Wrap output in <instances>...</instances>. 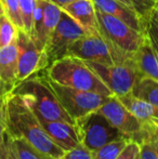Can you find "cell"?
I'll return each mask as SVG.
<instances>
[{
    "label": "cell",
    "instance_id": "18",
    "mask_svg": "<svg viewBox=\"0 0 158 159\" xmlns=\"http://www.w3.org/2000/svg\"><path fill=\"white\" fill-rule=\"evenodd\" d=\"M39 1L42 10V34H43L44 43L47 46L49 38L61 20L62 9L46 0H39Z\"/></svg>",
    "mask_w": 158,
    "mask_h": 159
},
{
    "label": "cell",
    "instance_id": "33",
    "mask_svg": "<svg viewBox=\"0 0 158 159\" xmlns=\"http://www.w3.org/2000/svg\"><path fill=\"white\" fill-rule=\"evenodd\" d=\"M46 1H49V2H51V3L57 6L59 8L63 9L64 7H66L67 4L72 3V2L75 1V0H46Z\"/></svg>",
    "mask_w": 158,
    "mask_h": 159
},
{
    "label": "cell",
    "instance_id": "32",
    "mask_svg": "<svg viewBox=\"0 0 158 159\" xmlns=\"http://www.w3.org/2000/svg\"><path fill=\"white\" fill-rule=\"evenodd\" d=\"M13 89H14V86L7 84V82L4 81L3 79H1V77H0V100L10 94Z\"/></svg>",
    "mask_w": 158,
    "mask_h": 159
},
{
    "label": "cell",
    "instance_id": "37",
    "mask_svg": "<svg viewBox=\"0 0 158 159\" xmlns=\"http://www.w3.org/2000/svg\"><path fill=\"white\" fill-rule=\"evenodd\" d=\"M154 11H155V13H156V15H157V17H158V1H157L156 6H155V9H154Z\"/></svg>",
    "mask_w": 158,
    "mask_h": 159
},
{
    "label": "cell",
    "instance_id": "3",
    "mask_svg": "<svg viewBox=\"0 0 158 159\" xmlns=\"http://www.w3.org/2000/svg\"><path fill=\"white\" fill-rule=\"evenodd\" d=\"M12 92L16 93L37 116L75 125V120L66 113L53 92L47 75H34L19 82Z\"/></svg>",
    "mask_w": 158,
    "mask_h": 159
},
{
    "label": "cell",
    "instance_id": "38",
    "mask_svg": "<svg viewBox=\"0 0 158 159\" xmlns=\"http://www.w3.org/2000/svg\"><path fill=\"white\" fill-rule=\"evenodd\" d=\"M3 8H2V6H1V2H0V15L1 14H3Z\"/></svg>",
    "mask_w": 158,
    "mask_h": 159
},
{
    "label": "cell",
    "instance_id": "10",
    "mask_svg": "<svg viewBox=\"0 0 158 159\" xmlns=\"http://www.w3.org/2000/svg\"><path fill=\"white\" fill-rule=\"evenodd\" d=\"M16 43L19 48V84L46 69L49 66V61L46 51L39 49L23 30H17Z\"/></svg>",
    "mask_w": 158,
    "mask_h": 159
},
{
    "label": "cell",
    "instance_id": "29",
    "mask_svg": "<svg viewBox=\"0 0 158 159\" xmlns=\"http://www.w3.org/2000/svg\"><path fill=\"white\" fill-rule=\"evenodd\" d=\"M140 157V144L135 141H129L122 152L116 159H139Z\"/></svg>",
    "mask_w": 158,
    "mask_h": 159
},
{
    "label": "cell",
    "instance_id": "22",
    "mask_svg": "<svg viewBox=\"0 0 158 159\" xmlns=\"http://www.w3.org/2000/svg\"><path fill=\"white\" fill-rule=\"evenodd\" d=\"M17 30L19 28L4 13L0 15V48L16 40Z\"/></svg>",
    "mask_w": 158,
    "mask_h": 159
},
{
    "label": "cell",
    "instance_id": "11",
    "mask_svg": "<svg viewBox=\"0 0 158 159\" xmlns=\"http://www.w3.org/2000/svg\"><path fill=\"white\" fill-rule=\"evenodd\" d=\"M67 55L78 57L86 62L114 65L107 43L100 35H84L74 41L67 50Z\"/></svg>",
    "mask_w": 158,
    "mask_h": 159
},
{
    "label": "cell",
    "instance_id": "39",
    "mask_svg": "<svg viewBox=\"0 0 158 159\" xmlns=\"http://www.w3.org/2000/svg\"><path fill=\"white\" fill-rule=\"evenodd\" d=\"M152 121H153V122H154V124H155V125H156V126L158 127V119H155V120H152Z\"/></svg>",
    "mask_w": 158,
    "mask_h": 159
},
{
    "label": "cell",
    "instance_id": "17",
    "mask_svg": "<svg viewBox=\"0 0 158 159\" xmlns=\"http://www.w3.org/2000/svg\"><path fill=\"white\" fill-rule=\"evenodd\" d=\"M116 98L128 111H130L135 117H138L143 122H148L158 119V106H155L146 101L137 98L131 92L120 96H116Z\"/></svg>",
    "mask_w": 158,
    "mask_h": 159
},
{
    "label": "cell",
    "instance_id": "35",
    "mask_svg": "<svg viewBox=\"0 0 158 159\" xmlns=\"http://www.w3.org/2000/svg\"><path fill=\"white\" fill-rule=\"evenodd\" d=\"M7 139H8V159H17L16 155H15L14 151L12 148V145H11V141L10 138H9V134L7 135Z\"/></svg>",
    "mask_w": 158,
    "mask_h": 159
},
{
    "label": "cell",
    "instance_id": "36",
    "mask_svg": "<svg viewBox=\"0 0 158 159\" xmlns=\"http://www.w3.org/2000/svg\"><path fill=\"white\" fill-rule=\"evenodd\" d=\"M120 1H121V2H124V4H127V6H128V7H130L131 9H133L132 3H131V1H130V0H120ZM133 10H134V9H133Z\"/></svg>",
    "mask_w": 158,
    "mask_h": 159
},
{
    "label": "cell",
    "instance_id": "2",
    "mask_svg": "<svg viewBox=\"0 0 158 159\" xmlns=\"http://www.w3.org/2000/svg\"><path fill=\"white\" fill-rule=\"evenodd\" d=\"M97 17L100 34L107 43L114 63L134 66L132 62L133 54L145 41L147 37L146 33L139 32L115 16L97 9Z\"/></svg>",
    "mask_w": 158,
    "mask_h": 159
},
{
    "label": "cell",
    "instance_id": "31",
    "mask_svg": "<svg viewBox=\"0 0 158 159\" xmlns=\"http://www.w3.org/2000/svg\"><path fill=\"white\" fill-rule=\"evenodd\" d=\"M145 138L152 143L155 152L158 156V127L153 121L146 122Z\"/></svg>",
    "mask_w": 158,
    "mask_h": 159
},
{
    "label": "cell",
    "instance_id": "30",
    "mask_svg": "<svg viewBox=\"0 0 158 159\" xmlns=\"http://www.w3.org/2000/svg\"><path fill=\"white\" fill-rule=\"evenodd\" d=\"M140 144V157L139 159H158V156L153 147L152 143L144 136Z\"/></svg>",
    "mask_w": 158,
    "mask_h": 159
},
{
    "label": "cell",
    "instance_id": "14",
    "mask_svg": "<svg viewBox=\"0 0 158 159\" xmlns=\"http://www.w3.org/2000/svg\"><path fill=\"white\" fill-rule=\"evenodd\" d=\"M37 117L51 140L65 152L80 143L75 125L59 120H48L40 116Z\"/></svg>",
    "mask_w": 158,
    "mask_h": 159
},
{
    "label": "cell",
    "instance_id": "5",
    "mask_svg": "<svg viewBox=\"0 0 158 159\" xmlns=\"http://www.w3.org/2000/svg\"><path fill=\"white\" fill-rule=\"evenodd\" d=\"M79 142L94 152L103 145L124 136L97 111H91L75 121Z\"/></svg>",
    "mask_w": 158,
    "mask_h": 159
},
{
    "label": "cell",
    "instance_id": "8",
    "mask_svg": "<svg viewBox=\"0 0 158 159\" xmlns=\"http://www.w3.org/2000/svg\"><path fill=\"white\" fill-rule=\"evenodd\" d=\"M84 35H86V33L79 24L65 11L62 10L61 20L44 48L49 65L67 55V50L70 44Z\"/></svg>",
    "mask_w": 158,
    "mask_h": 159
},
{
    "label": "cell",
    "instance_id": "4",
    "mask_svg": "<svg viewBox=\"0 0 158 159\" xmlns=\"http://www.w3.org/2000/svg\"><path fill=\"white\" fill-rule=\"evenodd\" d=\"M47 77L62 86L112 96L113 93L88 64L78 57L65 55L54 61L47 69Z\"/></svg>",
    "mask_w": 158,
    "mask_h": 159
},
{
    "label": "cell",
    "instance_id": "20",
    "mask_svg": "<svg viewBox=\"0 0 158 159\" xmlns=\"http://www.w3.org/2000/svg\"><path fill=\"white\" fill-rule=\"evenodd\" d=\"M134 96L158 106V81L148 77H138L131 91Z\"/></svg>",
    "mask_w": 158,
    "mask_h": 159
},
{
    "label": "cell",
    "instance_id": "26",
    "mask_svg": "<svg viewBox=\"0 0 158 159\" xmlns=\"http://www.w3.org/2000/svg\"><path fill=\"white\" fill-rule=\"evenodd\" d=\"M146 35L152 46L158 53V17L155 11H153L152 15L146 22Z\"/></svg>",
    "mask_w": 158,
    "mask_h": 159
},
{
    "label": "cell",
    "instance_id": "27",
    "mask_svg": "<svg viewBox=\"0 0 158 159\" xmlns=\"http://www.w3.org/2000/svg\"><path fill=\"white\" fill-rule=\"evenodd\" d=\"M8 95L0 100V146L6 143L8 133V113H7Z\"/></svg>",
    "mask_w": 158,
    "mask_h": 159
},
{
    "label": "cell",
    "instance_id": "12",
    "mask_svg": "<svg viewBox=\"0 0 158 159\" xmlns=\"http://www.w3.org/2000/svg\"><path fill=\"white\" fill-rule=\"evenodd\" d=\"M95 8L104 13L115 16L128 26L142 33H146V22L133 9L120 0H92Z\"/></svg>",
    "mask_w": 158,
    "mask_h": 159
},
{
    "label": "cell",
    "instance_id": "1",
    "mask_svg": "<svg viewBox=\"0 0 158 159\" xmlns=\"http://www.w3.org/2000/svg\"><path fill=\"white\" fill-rule=\"evenodd\" d=\"M8 133L11 136H20L27 140L37 148L51 155L55 159H62L65 151L56 145L47 134L36 114L14 92L8 95Z\"/></svg>",
    "mask_w": 158,
    "mask_h": 159
},
{
    "label": "cell",
    "instance_id": "25",
    "mask_svg": "<svg viewBox=\"0 0 158 159\" xmlns=\"http://www.w3.org/2000/svg\"><path fill=\"white\" fill-rule=\"evenodd\" d=\"M134 11L145 21L150 19L158 0H130Z\"/></svg>",
    "mask_w": 158,
    "mask_h": 159
},
{
    "label": "cell",
    "instance_id": "6",
    "mask_svg": "<svg viewBox=\"0 0 158 159\" xmlns=\"http://www.w3.org/2000/svg\"><path fill=\"white\" fill-rule=\"evenodd\" d=\"M48 80L59 102L75 121L82 116L99 109L110 98L90 91L77 90L70 87L62 86L49 78Z\"/></svg>",
    "mask_w": 158,
    "mask_h": 159
},
{
    "label": "cell",
    "instance_id": "19",
    "mask_svg": "<svg viewBox=\"0 0 158 159\" xmlns=\"http://www.w3.org/2000/svg\"><path fill=\"white\" fill-rule=\"evenodd\" d=\"M9 138L17 159H55L51 155L42 152L41 149L37 148L24 138L11 136L10 134H9Z\"/></svg>",
    "mask_w": 158,
    "mask_h": 159
},
{
    "label": "cell",
    "instance_id": "9",
    "mask_svg": "<svg viewBox=\"0 0 158 159\" xmlns=\"http://www.w3.org/2000/svg\"><path fill=\"white\" fill-rule=\"evenodd\" d=\"M86 63L99 76L100 79L115 96H120L131 92L139 77L134 66L132 65H105L95 62H86Z\"/></svg>",
    "mask_w": 158,
    "mask_h": 159
},
{
    "label": "cell",
    "instance_id": "24",
    "mask_svg": "<svg viewBox=\"0 0 158 159\" xmlns=\"http://www.w3.org/2000/svg\"><path fill=\"white\" fill-rule=\"evenodd\" d=\"M3 12L19 30H23V21L21 16L19 0H0Z\"/></svg>",
    "mask_w": 158,
    "mask_h": 159
},
{
    "label": "cell",
    "instance_id": "21",
    "mask_svg": "<svg viewBox=\"0 0 158 159\" xmlns=\"http://www.w3.org/2000/svg\"><path fill=\"white\" fill-rule=\"evenodd\" d=\"M129 141L131 140H128L124 136L116 139L103 145L97 151L92 152V157L93 159H116L124 148V146L129 143Z\"/></svg>",
    "mask_w": 158,
    "mask_h": 159
},
{
    "label": "cell",
    "instance_id": "15",
    "mask_svg": "<svg viewBox=\"0 0 158 159\" xmlns=\"http://www.w3.org/2000/svg\"><path fill=\"white\" fill-rule=\"evenodd\" d=\"M132 62L139 77H148L158 81V53L147 37L133 54Z\"/></svg>",
    "mask_w": 158,
    "mask_h": 159
},
{
    "label": "cell",
    "instance_id": "28",
    "mask_svg": "<svg viewBox=\"0 0 158 159\" xmlns=\"http://www.w3.org/2000/svg\"><path fill=\"white\" fill-rule=\"evenodd\" d=\"M62 159H93V157L92 152L79 143L70 151H66Z\"/></svg>",
    "mask_w": 158,
    "mask_h": 159
},
{
    "label": "cell",
    "instance_id": "16",
    "mask_svg": "<svg viewBox=\"0 0 158 159\" xmlns=\"http://www.w3.org/2000/svg\"><path fill=\"white\" fill-rule=\"evenodd\" d=\"M19 70V48L16 40L0 48V77L7 84L16 86Z\"/></svg>",
    "mask_w": 158,
    "mask_h": 159
},
{
    "label": "cell",
    "instance_id": "7",
    "mask_svg": "<svg viewBox=\"0 0 158 159\" xmlns=\"http://www.w3.org/2000/svg\"><path fill=\"white\" fill-rule=\"evenodd\" d=\"M97 111L101 113L110 124L128 140L140 143L145 136L146 122L135 117L115 95L110 96Z\"/></svg>",
    "mask_w": 158,
    "mask_h": 159
},
{
    "label": "cell",
    "instance_id": "13",
    "mask_svg": "<svg viewBox=\"0 0 158 159\" xmlns=\"http://www.w3.org/2000/svg\"><path fill=\"white\" fill-rule=\"evenodd\" d=\"M62 10L70 15L87 35H100L97 9L92 0H75Z\"/></svg>",
    "mask_w": 158,
    "mask_h": 159
},
{
    "label": "cell",
    "instance_id": "23",
    "mask_svg": "<svg viewBox=\"0 0 158 159\" xmlns=\"http://www.w3.org/2000/svg\"><path fill=\"white\" fill-rule=\"evenodd\" d=\"M21 16L23 21V30L30 36L33 30V14L36 8V0H19Z\"/></svg>",
    "mask_w": 158,
    "mask_h": 159
},
{
    "label": "cell",
    "instance_id": "34",
    "mask_svg": "<svg viewBox=\"0 0 158 159\" xmlns=\"http://www.w3.org/2000/svg\"><path fill=\"white\" fill-rule=\"evenodd\" d=\"M0 159H8V139L6 140V143L0 146Z\"/></svg>",
    "mask_w": 158,
    "mask_h": 159
}]
</instances>
